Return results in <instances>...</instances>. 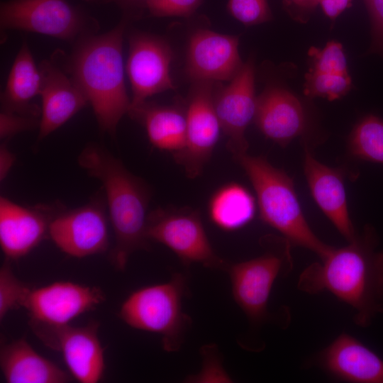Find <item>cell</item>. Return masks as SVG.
Listing matches in <instances>:
<instances>
[{"label":"cell","instance_id":"d590c367","mask_svg":"<svg viewBox=\"0 0 383 383\" xmlns=\"http://www.w3.org/2000/svg\"><path fill=\"white\" fill-rule=\"evenodd\" d=\"M294 5L302 10L311 11L315 9L318 2L316 0H290Z\"/></svg>","mask_w":383,"mask_h":383},{"label":"cell","instance_id":"4fadbf2b","mask_svg":"<svg viewBox=\"0 0 383 383\" xmlns=\"http://www.w3.org/2000/svg\"><path fill=\"white\" fill-rule=\"evenodd\" d=\"M254 77L252 61L248 60L228 85L213 94L216 113L233 157L246 153L248 148L245 134L255 113Z\"/></svg>","mask_w":383,"mask_h":383},{"label":"cell","instance_id":"74e56055","mask_svg":"<svg viewBox=\"0 0 383 383\" xmlns=\"http://www.w3.org/2000/svg\"><path fill=\"white\" fill-rule=\"evenodd\" d=\"M88 1V0H87Z\"/></svg>","mask_w":383,"mask_h":383},{"label":"cell","instance_id":"7a4b0ae2","mask_svg":"<svg viewBox=\"0 0 383 383\" xmlns=\"http://www.w3.org/2000/svg\"><path fill=\"white\" fill-rule=\"evenodd\" d=\"M78 163L103 186L115 236L111 260L117 270L123 271L134 252L148 248L146 225L150 189L120 160L99 145L84 148Z\"/></svg>","mask_w":383,"mask_h":383},{"label":"cell","instance_id":"8992f818","mask_svg":"<svg viewBox=\"0 0 383 383\" xmlns=\"http://www.w3.org/2000/svg\"><path fill=\"white\" fill-rule=\"evenodd\" d=\"M270 243L261 255L229 264L226 270L233 299L254 328H260L269 318L268 301L273 284L293 267L291 244L284 238Z\"/></svg>","mask_w":383,"mask_h":383},{"label":"cell","instance_id":"5b68a950","mask_svg":"<svg viewBox=\"0 0 383 383\" xmlns=\"http://www.w3.org/2000/svg\"><path fill=\"white\" fill-rule=\"evenodd\" d=\"M187 289L186 277L174 273L167 282L133 291L122 303L118 316L133 328L160 335L163 349L177 352L192 323L182 309Z\"/></svg>","mask_w":383,"mask_h":383},{"label":"cell","instance_id":"6da1fadb","mask_svg":"<svg viewBox=\"0 0 383 383\" xmlns=\"http://www.w3.org/2000/svg\"><path fill=\"white\" fill-rule=\"evenodd\" d=\"M368 226L343 248H333L321 262L299 275L297 287L309 294L328 292L354 311L356 325L366 328L383 313V250Z\"/></svg>","mask_w":383,"mask_h":383},{"label":"cell","instance_id":"2e32d148","mask_svg":"<svg viewBox=\"0 0 383 383\" xmlns=\"http://www.w3.org/2000/svg\"><path fill=\"white\" fill-rule=\"evenodd\" d=\"M41 74V116L38 140L65 123L89 103L84 92L65 71L54 62L44 60L39 65Z\"/></svg>","mask_w":383,"mask_h":383},{"label":"cell","instance_id":"e0dca14e","mask_svg":"<svg viewBox=\"0 0 383 383\" xmlns=\"http://www.w3.org/2000/svg\"><path fill=\"white\" fill-rule=\"evenodd\" d=\"M99 323L57 330L48 348L60 351L72 375L81 383H96L105 370L104 352L98 335Z\"/></svg>","mask_w":383,"mask_h":383},{"label":"cell","instance_id":"8fae6325","mask_svg":"<svg viewBox=\"0 0 383 383\" xmlns=\"http://www.w3.org/2000/svg\"><path fill=\"white\" fill-rule=\"evenodd\" d=\"M172 52L162 39L144 33L132 35L126 64L132 90L130 109L156 94L174 89L170 76Z\"/></svg>","mask_w":383,"mask_h":383},{"label":"cell","instance_id":"7c38bea8","mask_svg":"<svg viewBox=\"0 0 383 383\" xmlns=\"http://www.w3.org/2000/svg\"><path fill=\"white\" fill-rule=\"evenodd\" d=\"M48 233L61 251L74 257L101 253L109 247L107 217L96 201L52 217Z\"/></svg>","mask_w":383,"mask_h":383},{"label":"cell","instance_id":"e575fe53","mask_svg":"<svg viewBox=\"0 0 383 383\" xmlns=\"http://www.w3.org/2000/svg\"><path fill=\"white\" fill-rule=\"evenodd\" d=\"M15 155L5 144L0 147V180L3 181L8 175L15 162Z\"/></svg>","mask_w":383,"mask_h":383},{"label":"cell","instance_id":"603a6c76","mask_svg":"<svg viewBox=\"0 0 383 383\" xmlns=\"http://www.w3.org/2000/svg\"><path fill=\"white\" fill-rule=\"evenodd\" d=\"M128 113L145 126L150 143L173 153L183 149L186 143V114L174 106L147 103L131 109Z\"/></svg>","mask_w":383,"mask_h":383},{"label":"cell","instance_id":"1f68e13d","mask_svg":"<svg viewBox=\"0 0 383 383\" xmlns=\"http://www.w3.org/2000/svg\"><path fill=\"white\" fill-rule=\"evenodd\" d=\"M36 117L1 110L0 113V138L6 140L25 131L39 126Z\"/></svg>","mask_w":383,"mask_h":383},{"label":"cell","instance_id":"52a82bcc","mask_svg":"<svg viewBox=\"0 0 383 383\" xmlns=\"http://www.w3.org/2000/svg\"><path fill=\"white\" fill-rule=\"evenodd\" d=\"M105 301L101 289L68 281L31 288L23 307L35 335L48 347L55 332Z\"/></svg>","mask_w":383,"mask_h":383},{"label":"cell","instance_id":"d6a6232c","mask_svg":"<svg viewBox=\"0 0 383 383\" xmlns=\"http://www.w3.org/2000/svg\"><path fill=\"white\" fill-rule=\"evenodd\" d=\"M370 12L377 45L383 48V0H365Z\"/></svg>","mask_w":383,"mask_h":383},{"label":"cell","instance_id":"f546056e","mask_svg":"<svg viewBox=\"0 0 383 383\" xmlns=\"http://www.w3.org/2000/svg\"><path fill=\"white\" fill-rule=\"evenodd\" d=\"M203 366L201 371L187 379L190 382H231L230 376L223 369L218 351L215 345H206L201 348Z\"/></svg>","mask_w":383,"mask_h":383},{"label":"cell","instance_id":"7402d4cb","mask_svg":"<svg viewBox=\"0 0 383 383\" xmlns=\"http://www.w3.org/2000/svg\"><path fill=\"white\" fill-rule=\"evenodd\" d=\"M41 74L26 43H23L13 61L1 94L2 109L38 117L41 112L31 101L40 95Z\"/></svg>","mask_w":383,"mask_h":383},{"label":"cell","instance_id":"8d00e7d4","mask_svg":"<svg viewBox=\"0 0 383 383\" xmlns=\"http://www.w3.org/2000/svg\"><path fill=\"white\" fill-rule=\"evenodd\" d=\"M88 1H92V0H88ZM102 1H106V2H111V1H121V0H102ZM142 1H144L145 4H146L147 0H142Z\"/></svg>","mask_w":383,"mask_h":383},{"label":"cell","instance_id":"d4e9b609","mask_svg":"<svg viewBox=\"0 0 383 383\" xmlns=\"http://www.w3.org/2000/svg\"><path fill=\"white\" fill-rule=\"evenodd\" d=\"M348 148L357 160L383 165V119L373 114L363 117L352 131Z\"/></svg>","mask_w":383,"mask_h":383},{"label":"cell","instance_id":"3957f363","mask_svg":"<svg viewBox=\"0 0 383 383\" xmlns=\"http://www.w3.org/2000/svg\"><path fill=\"white\" fill-rule=\"evenodd\" d=\"M124 23L99 35H88L72 55L70 75L91 105L99 128L111 135L128 113L127 95L122 57Z\"/></svg>","mask_w":383,"mask_h":383},{"label":"cell","instance_id":"30bf717a","mask_svg":"<svg viewBox=\"0 0 383 383\" xmlns=\"http://www.w3.org/2000/svg\"><path fill=\"white\" fill-rule=\"evenodd\" d=\"M187 109V136L182 150L173 153L189 178L200 175L211 157L221 130L214 102L213 82H195Z\"/></svg>","mask_w":383,"mask_h":383},{"label":"cell","instance_id":"ac0fdd59","mask_svg":"<svg viewBox=\"0 0 383 383\" xmlns=\"http://www.w3.org/2000/svg\"><path fill=\"white\" fill-rule=\"evenodd\" d=\"M304 171L318 207L343 237L352 241L357 233L348 212L343 174L318 161L308 148L304 150Z\"/></svg>","mask_w":383,"mask_h":383},{"label":"cell","instance_id":"cb8c5ba5","mask_svg":"<svg viewBox=\"0 0 383 383\" xmlns=\"http://www.w3.org/2000/svg\"><path fill=\"white\" fill-rule=\"evenodd\" d=\"M209 212L216 226L225 231H235L253 218L255 199L246 188L231 183L214 193L209 204Z\"/></svg>","mask_w":383,"mask_h":383},{"label":"cell","instance_id":"9a60e30c","mask_svg":"<svg viewBox=\"0 0 383 383\" xmlns=\"http://www.w3.org/2000/svg\"><path fill=\"white\" fill-rule=\"evenodd\" d=\"M335 379L352 383H383V359L352 335L340 334L313 358Z\"/></svg>","mask_w":383,"mask_h":383},{"label":"cell","instance_id":"44dd1931","mask_svg":"<svg viewBox=\"0 0 383 383\" xmlns=\"http://www.w3.org/2000/svg\"><path fill=\"white\" fill-rule=\"evenodd\" d=\"M0 367L8 383H66L71 380L63 370L40 355L24 338L1 344Z\"/></svg>","mask_w":383,"mask_h":383},{"label":"cell","instance_id":"4dcf8cb0","mask_svg":"<svg viewBox=\"0 0 383 383\" xmlns=\"http://www.w3.org/2000/svg\"><path fill=\"white\" fill-rule=\"evenodd\" d=\"M201 0H147L145 6L155 16H183L192 15Z\"/></svg>","mask_w":383,"mask_h":383},{"label":"cell","instance_id":"5bb4252c","mask_svg":"<svg viewBox=\"0 0 383 383\" xmlns=\"http://www.w3.org/2000/svg\"><path fill=\"white\" fill-rule=\"evenodd\" d=\"M242 66L238 36L204 29L192 35L186 72L194 82L231 81Z\"/></svg>","mask_w":383,"mask_h":383},{"label":"cell","instance_id":"4316f807","mask_svg":"<svg viewBox=\"0 0 383 383\" xmlns=\"http://www.w3.org/2000/svg\"><path fill=\"white\" fill-rule=\"evenodd\" d=\"M9 260L6 258L0 267L1 323L9 311L23 307L24 301L31 289L14 274Z\"/></svg>","mask_w":383,"mask_h":383},{"label":"cell","instance_id":"ba28073f","mask_svg":"<svg viewBox=\"0 0 383 383\" xmlns=\"http://www.w3.org/2000/svg\"><path fill=\"white\" fill-rule=\"evenodd\" d=\"M148 240L167 246L184 263L227 270L228 263L213 250L206 234L199 213L189 209H157L148 214Z\"/></svg>","mask_w":383,"mask_h":383},{"label":"cell","instance_id":"d6986e66","mask_svg":"<svg viewBox=\"0 0 383 383\" xmlns=\"http://www.w3.org/2000/svg\"><path fill=\"white\" fill-rule=\"evenodd\" d=\"M254 120L265 136L282 147L303 134L306 125L301 101L278 87L266 89L256 98Z\"/></svg>","mask_w":383,"mask_h":383},{"label":"cell","instance_id":"836d02e7","mask_svg":"<svg viewBox=\"0 0 383 383\" xmlns=\"http://www.w3.org/2000/svg\"><path fill=\"white\" fill-rule=\"evenodd\" d=\"M324 13L331 20H335L345 9L352 5L353 0H316Z\"/></svg>","mask_w":383,"mask_h":383},{"label":"cell","instance_id":"83f0119b","mask_svg":"<svg viewBox=\"0 0 383 383\" xmlns=\"http://www.w3.org/2000/svg\"><path fill=\"white\" fill-rule=\"evenodd\" d=\"M309 54L311 60L310 69L326 73L348 74L346 59L339 43L329 42L322 50L311 48Z\"/></svg>","mask_w":383,"mask_h":383},{"label":"cell","instance_id":"484cf974","mask_svg":"<svg viewBox=\"0 0 383 383\" xmlns=\"http://www.w3.org/2000/svg\"><path fill=\"white\" fill-rule=\"evenodd\" d=\"M304 94L309 97L321 96L335 100L345 95L351 88L348 74H333L310 69L305 77Z\"/></svg>","mask_w":383,"mask_h":383},{"label":"cell","instance_id":"ffe728a7","mask_svg":"<svg viewBox=\"0 0 383 383\" xmlns=\"http://www.w3.org/2000/svg\"><path fill=\"white\" fill-rule=\"evenodd\" d=\"M52 217L44 210L0 199V245L9 260H18L34 249L48 233Z\"/></svg>","mask_w":383,"mask_h":383},{"label":"cell","instance_id":"f1b7e54d","mask_svg":"<svg viewBox=\"0 0 383 383\" xmlns=\"http://www.w3.org/2000/svg\"><path fill=\"white\" fill-rule=\"evenodd\" d=\"M228 10L245 26L256 25L271 19L267 0H228Z\"/></svg>","mask_w":383,"mask_h":383},{"label":"cell","instance_id":"277c9868","mask_svg":"<svg viewBox=\"0 0 383 383\" xmlns=\"http://www.w3.org/2000/svg\"><path fill=\"white\" fill-rule=\"evenodd\" d=\"M234 158L254 188L262 221L279 231L291 245L306 248L320 259L326 257L333 247L322 242L311 229L289 176L262 156L246 152Z\"/></svg>","mask_w":383,"mask_h":383},{"label":"cell","instance_id":"9c48e42d","mask_svg":"<svg viewBox=\"0 0 383 383\" xmlns=\"http://www.w3.org/2000/svg\"><path fill=\"white\" fill-rule=\"evenodd\" d=\"M3 30H21L71 40L92 34L82 13L66 0H9L0 8Z\"/></svg>","mask_w":383,"mask_h":383}]
</instances>
